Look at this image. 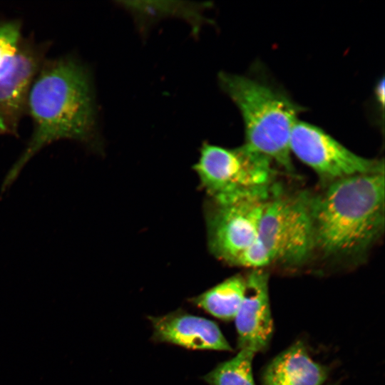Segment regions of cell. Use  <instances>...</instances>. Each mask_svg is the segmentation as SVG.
Wrapping results in <instances>:
<instances>
[{
    "mask_svg": "<svg viewBox=\"0 0 385 385\" xmlns=\"http://www.w3.org/2000/svg\"><path fill=\"white\" fill-rule=\"evenodd\" d=\"M255 355L252 351L239 349L235 356L220 363L203 379L209 385H255L252 374Z\"/></svg>",
    "mask_w": 385,
    "mask_h": 385,
    "instance_id": "obj_13",
    "label": "cell"
},
{
    "mask_svg": "<svg viewBox=\"0 0 385 385\" xmlns=\"http://www.w3.org/2000/svg\"><path fill=\"white\" fill-rule=\"evenodd\" d=\"M289 148L302 162L330 182L354 175L384 172V162L361 157L321 128L297 120Z\"/></svg>",
    "mask_w": 385,
    "mask_h": 385,
    "instance_id": "obj_6",
    "label": "cell"
},
{
    "mask_svg": "<svg viewBox=\"0 0 385 385\" xmlns=\"http://www.w3.org/2000/svg\"><path fill=\"white\" fill-rule=\"evenodd\" d=\"M384 172L354 175L312 197L315 250L334 257L367 250L384 230Z\"/></svg>",
    "mask_w": 385,
    "mask_h": 385,
    "instance_id": "obj_2",
    "label": "cell"
},
{
    "mask_svg": "<svg viewBox=\"0 0 385 385\" xmlns=\"http://www.w3.org/2000/svg\"><path fill=\"white\" fill-rule=\"evenodd\" d=\"M375 94L378 103H380L384 107V80L382 78L380 81L378 82L376 88Z\"/></svg>",
    "mask_w": 385,
    "mask_h": 385,
    "instance_id": "obj_15",
    "label": "cell"
},
{
    "mask_svg": "<svg viewBox=\"0 0 385 385\" xmlns=\"http://www.w3.org/2000/svg\"><path fill=\"white\" fill-rule=\"evenodd\" d=\"M245 280L244 298L234 319L237 347L257 354L267 349L273 333L269 275L261 269H253Z\"/></svg>",
    "mask_w": 385,
    "mask_h": 385,
    "instance_id": "obj_9",
    "label": "cell"
},
{
    "mask_svg": "<svg viewBox=\"0 0 385 385\" xmlns=\"http://www.w3.org/2000/svg\"><path fill=\"white\" fill-rule=\"evenodd\" d=\"M48 48V43L23 38L15 56L0 67V134L18 136L30 89Z\"/></svg>",
    "mask_w": 385,
    "mask_h": 385,
    "instance_id": "obj_8",
    "label": "cell"
},
{
    "mask_svg": "<svg viewBox=\"0 0 385 385\" xmlns=\"http://www.w3.org/2000/svg\"><path fill=\"white\" fill-rule=\"evenodd\" d=\"M21 30L18 19L0 21V67L17 53L23 39Z\"/></svg>",
    "mask_w": 385,
    "mask_h": 385,
    "instance_id": "obj_14",
    "label": "cell"
},
{
    "mask_svg": "<svg viewBox=\"0 0 385 385\" xmlns=\"http://www.w3.org/2000/svg\"><path fill=\"white\" fill-rule=\"evenodd\" d=\"M219 81L242 116L244 145L292 172L289 140L301 108L282 93L248 77L221 73Z\"/></svg>",
    "mask_w": 385,
    "mask_h": 385,
    "instance_id": "obj_3",
    "label": "cell"
},
{
    "mask_svg": "<svg viewBox=\"0 0 385 385\" xmlns=\"http://www.w3.org/2000/svg\"><path fill=\"white\" fill-rule=\"evenodd\" d=\"M328 368L314 361L305 344L297 341L276 356L262 374V385H322Z\"/></svg>",
    "mask_w": 385,
    "mask_h": 385,
    "instance_id": "obj_11",
    "label": "cell"
},
{
    "mask_svg": "<svg viewBox=\"0 0 385 385\" xmlns=\"http://www.w3.org/2000/svg\"><path fill=\"white\" fill-rule=\"evenodd\" d=\"M268 198L246 197L225 204L215 203L207 220L209 247L215 257L235 264L256 240Z\"/></svg>",
    "mask_w": 385,
    "mask_h": 385,
    "instance_id": "obj_7",
    "label": "cell"
},
{
    "mask_svg": "<svg viewBox=\"0 0 385 385\" xmlns=\"http://www.w3.org/2000/svg\"><path fill=\"white\" fill-rule=\"evenodd\" d=\"M245 287V277L235 275L194 297L192 302L217 319L232 320L244 298Z\"/></svg>",
    "mask_w": 385,
    "mask_h": 385,
    "instance_id": "obj_12",
    "label": "cell"
},
{
    "mask_svg": "<svg viewBox=\"0 0 385 385\" xmlns=\"http://www.w3.org/2000/svg\"><path fill=\"white\" fill-rule=\"evenodd\" d=\"M272 160L245 145L230 149L204 143L194 168L216 204L268 198L275 186Z\"/></svg>",
    "mask_w": 385,
    "mask_h": 385,
    "instance_id": "obj_4",
    "label": "cell"
},
{
    "mask_svg": "<svg viewBox=\"0 0 385 385\" xmlns=\"http://www.w3.org/2000/svg\"><path fill=\"white\" fill-rule=\"evenodd\" d=\"M312 196L282 194L277 187L266 200L256 242L270 264L298 265L314 248Z\"/></svg>",
    "mask_w": 385,
    "mask_h": 385,
    "instance_id": "obj_5",
    "label": "cell"
},
{
    "mask_svg": "<svg viewBox=\"0 0 385 385\" xmlns=\"http://www.w3.org/2000/svg\"><path fill=\"white\" fill-rule=\"evenodd\" d=\"M152 340L195 350L232 351L217 324L205 317L177 310L158 317H148Z\"/></svg>",
    "mask_w": 385,
    "mask_h": 385,
    "instance_id": "obj_10",
    "label": "cell"
},
{
    "mask_svg": "<svg viewBox=\"0 0 385 385\" xmlns=\"http://www.w3.org/2000/svg\"><path fill=\"white\" fill-rule=\"evenodd\" d=\"M26 113L33 133L1 186L2 195L36 153L59 140L96 145V113L88 69L70 56L45 59L29 91Z\"/></svg>",
    "mask_w": 385,
    "mask_h": 385,
    "instance_id": "obj_1",
    "label": "cell"
},
{
    "mask_svg": "<svg viewBox=\"0 0 385 385\" xmlns=\"http://www.w3.org/2000/svg\"><path fill=\"white\" fill-rule=\"evenodd\" d=\"M332 385H335V384H332Z\"/></svg>",
    "mask_w": 385,
    "mask_h": 385,
    "instance_id": "obj_16",
    "label": "cell"
}]
</instances>
